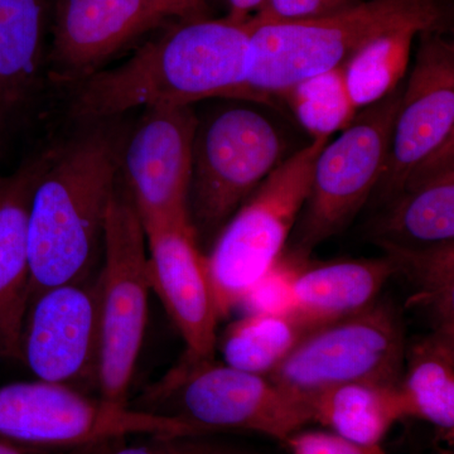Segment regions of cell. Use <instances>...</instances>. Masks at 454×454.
Here are the masks:
<instances>
[{
	"label": "cell",
	"mask_w": 454,
	"mask_h": 454,
	"mask_svg": "<svg viewBox=\"0 0 454 454\" xmlns=\"http://www.w3.org/2000/svg\"><path fill=\"white\" fill-rule=\"evenodd\" d=\"M247 20L182 22L112 70L77 85L74 116L110 118L137 107L192 106L205 98L247 100Z\"/></svg>",
	"instance_id": "6da1fadb"
},
{
	"label": "cell",
	"mask_w": 454,
	"mask_h": 454,
	"mask_svg": "<svg viewBox=\"0 0 454 454\" xmlns=\"http://www.w3.org/2000/svg\"><path fill=\"white\" fill-rule=\"evenodd\" d=\"M118 158L103 131L50 152L28 210V301L61 284L98 273ZM28 304V303H27Z\"/></svg>",
	"instance_id": "7a4b0ae2"
},
{
	"label": "cell",
	"mask_w": 454,
	"mask_h": 454,
	"mask_svg": "<svg viewBox=\"0 0 454 454\" xmlns=\"http://www.w3.org/2000/svg\"><path fill=\"white\" fill-rule=\"evenodd\" d=\"M448 18L442 0H364L313 20L252 22L247 100L279 97L297 82L342 67L360 47L384 33L408 27L443 32Z\"/></svg>",
	"instance_id": "3957f363"
},
{
	"label": "cell",
	"mask_w": 454,
	"mask_h": 454,
	"mask_svg": "<svg viewBox=\"0 0 454 454\" xmlns=\"http://www.w3.org/2000/svg\"><path fill=\"white\" fill-rule=\"evenodd\" d=\"M131 408L175 418L207 434L255 433L286 441L312 423L309 400L268 376L186 356L149 387Z\"/></svg>",
	"instance_id": "277c9868"
},
{
	"label": "cell",
	"mask_w": 454,
	"mask_h": 454,
	"mask_svg": "<svg viewBox=\"0 0 454 454\" xmlns=\"http://www.w3.org/2000/svg\"><path fill=\"white\" fill-rule=\"evenodd\" d=\"M327 137L283 160L227 221L205 254L220 317L238 309L245 292L286 252L309 197L313 167Z\"/></svg>",
	"instance_id": "5b68a950"
},
{
	"label": "cell",
	"mask_w": 454,
	"mask_h": 454,
	"mask_svg": "<svg viewBox=\"0 0 454 454\" xmlns=\"http://www.w3.org/2000/svg\"><path fill=\"white\" fill-rule=\"evenodd\" d=\"M152 434L207 433L175 418L114 404L53 382L0 385V439L31 452L64 454Z\"/></svg>",
	"instance_id": "8992f818"
},
{
	"label": "cell",
	"mask_w": 454,
	"mask_h": 454,
	"mask_svg": "<svg viewBox=\"0 0 454 454\" xmlns=\"http://www.w3.org/2000/svg\"><path fill=\"white\" fill-rule=\"evenodd\" d=\"M284 140L270 119L223 107L197 124L188 217L197 243H214L227 221L283 162Z\"/></svg>",
	"instance_id": "52a82bcc"
},
{
	"label": "cell",
	"mask_w": 454,
	"mask_h": 454,
	"mask_svg": "<svg viewBox=\"0 0 454 454\" xmlns=\"http://www.w3.org/2000/svg\"><path fill=\"white\" fill-rule=\"evenodd\" d=\"M100 307L98 396L118 405L128 397L145 340L152 286L142 221L116 188L107 211L98 273Z\"/></svg>",
	"instance_id": "ba28073f"
},
{
	"label": "cell",
	"mask_w": 454,
	"mask_h": 454,
	"mask_svg": "<svg viewBox=\"0 0 454 454\" xmlns=\"http://www.w3.org/2000/svg\"><path fill=\"white\" fill-rule=\"evenodd\" d=\"M403 86L360 110L339 138L324 146L313 167L309 193L294 227L291 250L309 256L339 234L369 201L387 162Z\"/></svg>",
	"instance_id": "9c48e42d"
},
{
	"label": "cell",
	"mask_w": 454,
	"mask_h": 454,
	"mask_svg": "<svg viewBox=\"0 0 454 454\" xmlns=\"http://www.w3.org/2000/svg\"><path fill=\"white\" fill-rule=\"evenodd\" d=\"M404 324L387 301L313 328L268 376L293 395L309 400L357 381L400 382L404 372Z\"/></svg>",
	"instance_id": "30bf717a"
},
{
	"label": "cell",
	"mask_w": 454,
	"mask_h": 454,
	"mask_svg": "<svg viewBox=\"0 0 454 454\" xmlns=\"http://www.w3.org/2000/svg\"><path fill=\"white\" fill-rule=\"evenodd\" d=\"M98 273L82 282L46 289L27 304L20 361L28 366L37 380L65 385L90 395L98 391Z\"/></svg>",
	"instance_id": "8fae6325"
},
{
	"label": "cell",
	"mask_w": 454,
	"mask_h": 454,
	"mask_svg": "<svg viewBox=\"0 0 454 454\" xmlns=\"http://www.w3.org/2000/svg\"><path fill=\"white\" fill-rule=\"evenodd\" d=\"M391 129L384 172L375 188L381 205L402 192L418 164L454 139V43L423 32Z\"/></svg>",
	"instance_id": "7c38bea8"
},
{
	"label": "cell",
	"mask_w": 454,
	"mask_h": 454,
	"mask_svg": "<svg viewBox=\"0 0 454 454\" xmlns=\"http://www.w3.org/2000/svg\"><path fill=\"white\" fill-rule=\"evenodd\" d=\"M145 110L122 158L128 196L145 229L191 225L188 193L199 119L191 106Z\"/></svg>",
	"instance_id": "4fadbf2b"
},
{
	"label": "cell",
	"mask_w": 454,
	"mask_h": 454,
	"mask_svg": "<svg viewBox=\"0 0 454 454\" xmlns=\"http://www.w3.org/2000/svg\"><path fill=\"white\" fill-rule=\"evenodd\" d=\"M145 229V227H143ZM152 291L186 345L191 360H214L221 318L205 254L191 225L145 229Z\"/></svg>",
	"instance_id": "5bb4252c"
},
{
	"label": "cell",
	"mask_w": 454,
	"mask_h": 454,
	"mask_svg": "<svg viewBox=\"0 0 454 454\" xmlns=\"http://www.w3.org/2000/svg\"><path fill=\"white\" fill-rule=\"evenodd\" d=\"M166 18L154 0H59L50 57L53 79L79 85Z\"/></svg>",
	"instance_id": "9a60e30c"
},
{
	"label": "cell",
	"mask_w": 454,
	"mask_h": 454,
	"mask_svg": "<svg viewBox=\"0 0 454 454\" xmlns=\"http://www.w3.org/2000/svg\"><path fill=\"white\" fill-rule=\"evenodd\" d=\"M49 154L0 177V357L20 360V336L28 303L29 202Z\"/></svg>",
	"instance_id": "2e32d148"
},
{
	"label": "cell",
	"mask_w": 454,
	"mask_h": 454,
	"mask_svg": "<svg viewBox=\"0 0 454 454\" xmlns=\"http://www.w3.org/2000/svg\"><path fill=\"white\" fill-rule=\"evenodd\" d=\"M395 276L387 256L340 260L301 269L295 280V315L315 325L330 324L367 309Z\"/></svg>",
	"instance_id": "e0dca14e"
},
{
	"label": "cell",
	"mask_w": 454,
	"mask_h": 454,
	"mask_svg": "<svg viewBox=\"0 0 454 454\" xmlns=\"http://www.w3.org/2000/svg\"><path fill=\"white\" fill-rule=\"evenodd\" d=\"M309 405L312 422L364 446H380L391 427L409 417L400 382H349L321 391Z\"/></svg>",
	"instance_id": "ac0fdd59"
},
{
	"label": "cell",
	"mask_w": 454,
	"mask_h": 454,
	"mask_svg": "<svg viewBox=\"0 0 454 454\" xmlns=\"http://www.w3.org/2000/svg\"><path fill=\"white\" fill-rule=\"evenodd\" d=\"M373 243L424 247L454 241V167L403 188L370 229Z\"/></svg>",
	"instance_id": "d6986e66"
},
{
	"label": "cell",
	"mask_w": 454,
	"mask_h": 454,
	"mask_svg": "<svg viewBox=\"0 0 454 454\" xmlns=\"http://www.w3.org/2000/svg\"><path fill=\"white\" fill-rule=\"evenodd\" d=\"M400 379L409 417L420 418L441 432L454 429V330H433L406 349Z\"/></svg>",
	"instance_id": "ffe728a7"
},
{
	"label": "cell",
	"mask_w": 454,
	"mask_h": 454,
	"mask_svg": "<svg viewBox=\"0 0 454 454\" xmlns=\"http://www.w3.org/2000/svg\"><path fill=\"white\" fill-rule=\"evenodd\" d=\"M46 0H0V106L28 94L40 74Z\"/></svg>",
	"instance_id": "44dd1931"
},
{
	"label": "cell",
	"mask_w": 454,
	"mask_h": 454,
	"mask_svg": "<svg viewBox=\"0 0 454 454\" xmlns=\"http://www.w3.org/2000/svg\"><path fill=\"white\" fill-rule=\"evenodd\" d=\"M394 271L413 289L411 306L422 309L433 330H454V241L402 247L378 243Z\"/></svg>",
	"instance_id": "7402d4cb"
},
{
	"label": "cell",
	"mask_w": 454,
	"mask_h": 454,
	"mask_svg": "<svg viewBox=\"0 0 454 454\" xmlns=\"http://www.w3.org/2000/svg\"><path fill=\"white\" fill-rule=\"evenodd\" d=\"M300 316L245 315L217 339L223 364L269 376L313 328Z\"/></svg>",
	"instance_id": "603a6c76"
},
{
	"label": "cell",
	"mask_w": 454,
	"mask_h": 454,
	"mask_svg": "<svg viewBox=\"0 0 454 454\" xmlns=\"http://www.w3.org/2000/svg\"><path fill=\"white\" fill-rule=\"evenodd\" d=\"M418 29L384 33L360 47L342 66L352 103L358 112L387 97L403 82Z\"/></svg>",
	"instance_id": "cb8c5ba5"
},
{
	"label": "cell",
	"mask_w": 454,
	"mask_h": 454,
	"mask_svg": "<svg viewBox=\"0 0 454 454\" xmlns=\"http://www.w3.org/2000/svg\"><path fill=\"white\" fill-rule=\"evenodd\" d=\"M313 138L345 130L358 110L349 97L342 67L316 74L279 95Z\"/></svg>",
	"instance_id": "d4e9b609"
},
{
	"label": "cell",
	"mask_w": 454,
	"mask_h": 454,
	"mask_svg": "<svg viewBox=\"0 0 454 454\" xmlns=\"http://www.w3.org/2000/svg\"><path fill=\"white\" fill-rule=\"evenodd\" d=\"M309 256L286 249L267 273L245 292L238 307L245 315H295V280Z\"/></svg>",
	"instance_id": "484cf974"
},
{
	"label": "cell",
	"mask_w": 454,
	"mask_h": 454,
	"mask_svg": "<svg viewBox=\"0 0 454 454\" xmlns=\"http://www.w3.org/2000/svg\"><path fill=\"white\" fill-rule=\"evenodd\" d=\"M227 435L152 434L110 454H262L253 444Z\"/></svg>",
	"instance_id": "4316f807"
},
{
	"label": "cell",
	"mask_w": 454,
	"mask_h": 454,
	"mask_svg": "<svg viewBox=\"0 0 454 454\" xmlns=\"http://www.w3.org/2000/svg\"><path fill=\"white\" fill-rule=\"evenodd\" d=\"M361 2L364 0H264L252 22L262 25L313 20L355 7Z\"/></svg>",
	"instance_id": "83f0119b"
},
{
	"label": "cell",
	"mask_w": 454,
	"mask_h": 454,
	"mask_svg": "<svg viewBox=\"0 0 454 454\" xmlns=\"http://www.w3.org/2000/svg\"><path fill=\"white\" fill-rule=\"evenodd\" d=\"M292 454H387L381 446H364L331 430H297L283 442Z\"/></svg>",
	"instance_id": "f1b7e54d"
},
{
	"label": "cell",
	"mask_w": 454,
	"mask_h": 454,
	"mask_svg": "<svg viewBox=\"0 0 454 454\" xmlns=\"http://www.w3.org/2000/svg\"><path fill=\"white\" fill-rule=\"evenodd\" d=\"M168 17H177L182 22L206 20L208 0H154Z\"/></svg>",
	"instance_id": "f546056e"
},
{
	"label": "cell",
	"mask_w": 454,
	"mask_h": 454,
	"mask_svg": "<svg viewBox=\"0 0 454 454\" xmlns=\"http://www.w3.org/2000/svg\"><path fill=\"white\" fill-rule=\"evenodd\" d=\"M225 2L229 8L226 17L244 22L259 11L264 0H225Z\"/></svg>",
	"instance_id": "4dcf8cb0"
},
{
	"label": "cell",
	"mask_w": 454,
	"mask_h": 454,
	"mask_svg": "<svg viewBox=\"0 0 454 454\" xmlns=\"http://www.w3.org/2000/svg\"><path fill=\"white\" fill-rule=\"evenodd\" d=\"M0 454H62V453H37L31 450H23V448L14 446L9 442L0 439Z\"/></svg>",
	"instance_id": "1f68e13d"
}]
</instances>
